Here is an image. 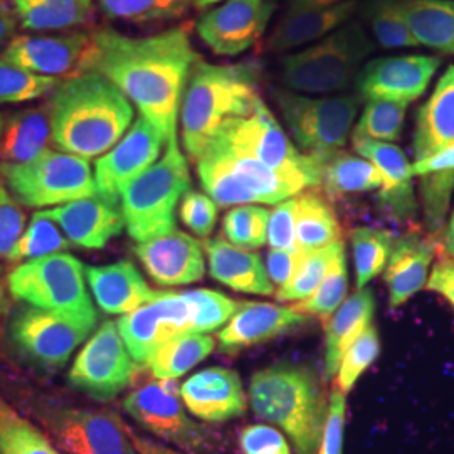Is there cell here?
<instances>
[{
  "instance_id": "cell-43",
  "label": "cell",
  "mask_w": 454,
  "mask_h": 454,
  "mask_svg": "<svg viewBox=\"0 0 454 454\" xmlns=\"http://www.w3.org/2000/svg\"><path fill=\"white\" fill-rule=\"evenodd\" d=\"M407 106V103L387 99L367 101L352 137H364L387 144L397 142L404 127Z\"/></svg>"
},
{
  "instance_id": "cell-34",
  "label": "cell",
  "mask_w": 454,
  "mask_h": 454,
  "mask_svg": "<svg viewBox=\"0 0 454 454\" xmlns=\"http://www.w3.org/2000/svg\"><path fill=\"white\" fill-rule=\"evenodd\" d=\"M412 176L419 179L424 224L431 234H438L444 226L454 192V145L412 163Z\"/></svg>"
},
{
  "instance_id": "cell-13",
  "label": "cell",
  "mask_w": 454,
  "mask_h": 454,
  "mask_svg": "<svg viewBox=\"0 0 454 454\" xmlns=\"http://www.w3.org/2000/svg\"><path fill=\"white\" fill-rule=\"evenodd\" d=\"M123 409L150 434L187 454H214L219 448L214 431L187 414L176 380L144 382L123 399Z\"/></svg>"
},
{
  "instance_id": "cell-19",
  "label": "cell",
  "mask_w": 454,
  "mask_h": 454,
  "mask_svg": "<svg viewBox=\"0 0 454 454\" xmlns=\"http://www.w3.org/2000/svg\"><path fill=\"white\" fill-rule=\"evenodd\" d=\"M439 66L441 58L429 54L375 58L358 71V97L367 101L387 99L409 105L426 93Z\"/></svg>"
},
{
  "instance_id": "cell-40",
  "label": "cell",
  "mask_w": 454,
  "mask_h": 454,
  "mask_svg": "<svg viewBox=\"0 0 454 454\" xmlns=\"http://www.w3.org/2000/svg\"><path fill=\"white\" fill-rule=\"evenodd\" d=\"M345 256V244L341 241L328 244L322 249L305 253L292 281L276 292V300L281 303H298L309 298L322 285L333 264Z\"/></svg>"
},
{
  "instance_id": "cell-57",
  "label": "cell",
  "mask_w": 454,
  "mask_h": 454,
  "mask_svg": "<svg viewBox=\"0 0 454 454\" xmlns=\"http://www.w3.org/2000/svg\"><path fill=\"white\" fill-rule=\"evenodd\" d=\"M426 290L439 293L454 307V258L450 256L434 264L426 283Z\"/></svg>"
},
{
  "instance_id": "cell-2",
  "label": "cell",
  "mask_w": 454,
  "mask_h": 454,
  "mask_svg": "<svg viewBox=\"0 0 454 454\" xmlns=\"http://www.w3.org/2000/svg\"><path fill=\"white\" fill-rule=\"evenodd\" d=\"M49 112L54 145L86 160L110 152L135 116L130 99L95 69L59 82Z\"/></svg>"
},
{
  "instance_id": "cell-15",
  "label": "cell",
  "mask_w": 454,
  "mask_h": 454,
  "mask_svg": "<svg viewBox=\"0 0 454 454\" xmlns=\"http://www.w3.org/2000/svg\"><path fill=\"white\" fill-rule=\"evenodd\" d=\"M135 372L137 367L118 325L106 320L74 358L67 382L98 403H108L130 386Z\"/></svg>"
},
{
  "instance_id": "cell-42",
  "label": "cell",
  "mask_w": 454,
  "mask_h": 454,
  "mask_svg": "<svg viewBox=\"0 0 454 454\" xmlns=\"http://www.w3.org/2000/svg\"><path fill=\"white\" fill-rule=\"evenodd\" d=\"M357 288H367L375 276L382 273L395 243L394 234L380 227H357L350 234Z\"/></svg>"
},
{
  "instance_id": "cell-61",
  "label": "cell",
  "mask_w": 454,
  "mask_h": 454,
  "mask_svg": "<svg viewBox=\"0 0 454 454\" xmlns=\"http://www.w3.org/2000/svg\"><path fill=\"white\" fill-rule=\"evenodd\" d=\"M444 249L446 253L454 258V209L450 217V223L446 226V232H444Z\"/></svg>"
},
{
  "instance_id": "cell-11",
  "label": "cell",
  "mask_w": 454,
  "mask_h": 454,
  "mask_svg": "<svg viewBox=\"0 0 454 454\" xmlns=\"http://www.w3.org/2000/svg\"><path fill=\"white\" fill-rule=\"evenodd\" d=\"M273 99L294 142L317 159L343 150L362 101L358 95L313 98L286 88H273Z\"/></svg>"
},
{
  "instance_id": "cell-49",
  "label": "cell",
  "mask_w": 454,
  "mask_h": 454,
  "mask_svg": "<svg viewBox=\"0 0 454 454\" xmlns=\"http://www.w3.org/2000/svg\"><path fill=\"white\" fill-rule=\"evenodd\" d=\"M379 352L380 339L377 328L371 324L352 341L341 358L340 369L337 373V389H340L343 394L354 389L360 375L369 371L375 358L379 357Z\"/></svg>"
},
{
  "instance_id": "cell-45",
  "label": "cell",
  "mask_w": 454,
  "mask_h": 454,
  "mask_svg": "<svg viewBox=\"0 0 454 454\" xmlns=\"http://www.w3.org/2000/svg\"><path fill=\"white\" fill-rule=\"evenodd\" d=\"M365 19L373 39L384 49L418 48V41L407 29L404 19L390 0H369L365 5Z\"/></svg>"
},
{
  "instance_id": "cell-6",
  "label": "cell",
  "mask_w": 454,
  "mask_h": 454,
  "mask_svg": "<svg viewBox=\"0 0 454 454\" xmlns=\"http://www.w3.org/2000/svg\"><path fill=\"white\" fill-rule=\"evenodd\" d=\"M191 189V174L177 138L162 159L130 182L121 194V212L131 239L145 243L176 231V209Z\"/></svg>"
},
{
  "instance_id": "cell-59",
  "label": "cell",
  "mask_w": 454,
  "mask_h": 454,
  "mask_svg": "<svg viewBox=\"0 0 454 454\" xmlns=\"http://www.w3.org/2000/svg\"><path fill=\"white\" fill-rule=\"evenodd\" d=\"M17 19L7 7L0 5V51L5 48L16 33Z\"/></svg>"
},
{
  "instance_id": "cell-29",
  "label": "cell",
  "mask_w": 454,
  "mask_h": 454,
  "mask_svg": "<svg viewBox=\"0 0 454 454\" xmlns=\"http://www.w3.org/2000/svg\"><path fill=\"white\" fill-rule=\"evenodd\" d=\"M454 145V65L448 66L422 105L414 130V162Z\"/></svg>"
},
{
  "instance_id": "cell-62",
  "label": "cell",
  "mask_w": 454,
  "mask_h": 454,
  "mask_svg": "<svg viewBox=\"0 0 454 454\" xmlns=\"http://www.w3.org/2000/svg\"><path fill=\"white\" fill-rule=\"evenodd\" d=\"M5 309V285H4V276H2V266H0V315Z\"/></svg>"
},
{
  "instance_id": "cell-24",
  "label": "cell",
  "mask_w": 454,
  "mask_h": 454,
  "mask_svg": "<svg viewBox=\"0 0 454 454\" xmlns=\"http://www.w3.org/2000/svg\"><path fill=\"white\" fill-rule=\"evenodd\" d=\"M179 392L184 406L202 421H231L246 411L241 379L226 367H209L194 373Z\"/></svg>"
},
{
  "instance_id": "cell-26",
  "label": "cell",
  "mask_w": 454,
  "mask_h": 454,
  "mask_svg": "<svg viewBox=\"0 0 454 454\" xmlns=\"http://www.w3.org/2000/svg\"><path fill=\"white\" fill-rule=\"evenodd\" d=\"M84 276L98 307L108 315H129L159 293L146 285L145 278L131 261L86 266Z\"/></svg>"
},
{
  "instance_id": "cell-25",
  "label": "cell",
  "mask_w": 454,
  "mask_h": 454,
  "mask_svg": "<svg viewBox=\"0 0 454 454\" xmlns=\"http://www.w3.org/2000/svg\"><path fill=\"white\" fill-rule=\"evenodd\" d=\"M307 322L309 317L296 313L292 307L243 301L241 309L217 335L219 350L223 354H236L243 348L275 340Z\"/></svg>"
},
{
  "instance_id": "cell-30",
  "label": "cell",
  "mask_w": 454,
  "mask_h": 454,
  "mask_svg": "<svg viewBox=\"0 0 454 454\" xmlns=\"http://www.w3.org/2000/svg\"><path fill=\"white\" fill-rule=\"evenodd\" d=\"M204 251L214 279L229 288L247 294L270 296L275 293L271 279L260 256L249 253L223 238L207 239Z\"/></svg>"
},
{
  "instance_id": "cell-52",
  "label": "cell",
  "mask_w": 454,
  "mask_h": 454,
  "mask_svg": "<svg viewBox=\"0 0 454 454\" xmlns=\"http://www.w3.org/2000/svg\"><path fill=\"white\" fill-rule=\"evenodd\" d=\"M180 219L199 238H209L217 223V204L209 195L189 189L180 200Z\"/></svg>"
},
{
  "instance_id": "cell-8",
  "label": "cell",
  "mask_w": 454,
  "mask_h": 454,
  "mask_svg": "<svg viewBox=\"0 0 454 454\" xmlns=\"http://www.w3.org/2000/svg\"><path fill=\"white\" fill-rule=\"evenodd\" d=\"M98 317H82L22 307L7 326V340L14 354L43 372H58L86 340Z\"/></svg>"
},
{
  "instance_id": "cell-50",
  "label": "cell",
  "mask_w": 454,
  "mask_h": 454,
  "mask_svg": "<svg viewBox=\"0 0 454 454\" xmlns=\"http://www.w3.org/2000/svg\"><path fill=\"white\" fill-rule=\"evenodd\" d=\"M187 294L194 303L195 333H209L221 328L243 305V301H234L226 294L214 290H194L187 292Z\"/></svg>"
},
{
  "instance_id": "cell-22",
  "label": "cell",
  "mask_w": 454,
  "mask_h": 454,
  "mask_svg": "<svg viewBox=\"0 0 454 454\" xmlns=\"http://www.w3.org/2000/svg\"><path fill=\"white\" fill-rule=\"evenodd\" d=\"M44 214L65 232L69 243L82 249H103L125 227L121 204L98 194Z\"/></svg>"
},
{
  "instance_id": "cell-63",
  "label": "cell",
  "mask_w": 454,
  "mask_h": 454,
  "mask_svg": "<svg viewBox=\"0 0 454 454\" xmlns=\"http://www.w3.org/2000/svg\"><path fill=\"white\" fill-rule=\"evenodd\" d=\"M2 127H4V114H0V133H2Z\"/></svg>"
},
{
  "instance_id": "cell-46",
  "label": "cell",
  "mask_w": 454,
  "mask_h": 454,
  "mask_svg": "<svg viewBox=\"0 0 454 454\" xmlns=\"http://www.w3.org/2000/svg\"><path fill=\"white\" fill-rule=\"evenodd\" d=\"M348 290V271H347V260L341 256L340 260L333 264L330 273L326 275L322 285L315 290V293L303 300L294 303L292 309L305 315V317H317L326 322L337 309H340L345 301Z\"/></svg>"
},
{
  "instance_id": "cell-5",
  "label": "cell",
  "mask_w": 454,
  "mask_h": 454,
  "mask_svg": "<svg viewBox=\"0 0 454 454\" xmlns=\"http://www.w3.org/2000/svg\"><path fill=\"white\" fill-rule=\"evenodd\" d=\"M375 49L358 20H348L309 48L285 54L278 63L279 82L286 90L330 95L345 90Z\"/></svg>"
},
{
  "instance_id": "cell-23",
  "label": "cell",
  "mask_w": 454,
  "mask_h": 454,
  "mask_svg": "<svg viewBox=\"0 0 454 454\" xmlns=\"http://www.w3.org/2000/svg\"><path fill=\"white\" fill-rule=\"evenodd\" d=\"M352 145L360 157L372 163L382 177L379 192L380 206L399 221H409L418 214V200L412 187V163L394 144L352 137Z\"/></svg>"
},
{
  "instance_id": "cell-27",
  "label": "cell",
  "mask_w": 454,
  "mask_h": 454,
  "mask_svg": "<svg viewBox=\"0 0 454 454\" xmlns=\"http://www.w3.org/2000/svg\"><path fill=\"white\" fill-rule=\"evenodd\" d=\"M433 260L434 243L421 232L411 231L395 239L384 270L392 309L404 305L416 293L426 288Z\"/></svg>"
},
{
  "instance_id": "cell-54",
  "label": "cell",
  "mask_w": 454,
  "mask_h": 454,
  "mask_svg": "<svg viewBox=\"0 0 454 454\" xmlns=\"http://www.w3.org/2000/svg\"><path fill=\"white\" fill-rule=\"evenodd\" d=\"M347 399L340 389L332 390L328 399V414L325 422L324 438L318 454H343Z\"/></svg>"
},
{
  "instance_id": "cell-4",
  "label": "cell",
  "mask_w": 454,
  "mask_h": 454,
  "mask_svg": "<svg viewBox=\"0 0 454 454\" xmlns=\"http://www.w3.org/2000/svg\"><path fill=\"white\" fill-rule=\"evenodd\" d=\"M249 403L256 416L290 436L296 454H318L328 401L311 369L290 362L262 369L251 379Z\"/></svg>"
},
{
  "instance_id": "cell-17",
  "label": "cell",
  "mask_w": 454,
  "mask_h": 454,
  "mask_svg": "<svg viewBox=\"0 0 454 454\" xmlns=\"http://www.w3.org/2000/svg\"><path fill=\"white\" fill-rule=\"evenodd\" d=\"M194 303L187 292H159L152 301L123 315L116 325L131 358L146 365L163 343L194 332Z\"/></svg>"
},
{
  "instance_id": "cell-3",
  "label": "cell",
  "mask_w": 454,
  "mask_h": 454,
  "mask_svg": "<svg viewBox=\"0 0 454 454\" xmlns=\"http://www.w3.org/2000/svg\"><path fill=\"white\" fill-rule=\"evenodd\" d=\"M260 99L256 74L249 66L211 65L197 59L180 103L187 155L197 160L224 123L253 114Z\"/></svg>"
},
{
  "instance_id": "cell-33",
  "label": "cell",
  "mask_w": 454,
  "mask_h": 454,
  "mask_svg": "<svg viewBox=\"0 0 454 454\" xmlns=\"http://www.w3.org/2000/svg\"><path fill=\"white\" fill-rule=\"evenodd\" d=\"M419 46L454 56V0H390Z\"/></svg>"
},
{
  "instance_id": "cell-35",
  "label": "cell",
  "mask_w": 454,
  "mask_h": 454,
  "mask_svg": "<svg viewBox=\"0 0 454 454\" xmlns=\"http://www.w3.org/2000/svg\"><path fill=\"white\" fill-rule=\"evenodd\" d=\"M294 234L296 247L303 254L341 241V227L335 209L317 189L296 195Z\"/></svg>"
},
{
  "instance_id": "cell-9",
  "label": "cell",
  "mask_w": 454,
  "mask_h": 454,
  "mask_svg": "<svg viewBox=\"0 0 454 454\" xmlns=\"http://www.w3.org/2000/svg\"><path fill=\"white\" fill-rule=\"evenodd\" d=\"M211 144L253 157L276 172L305 180L309 189L320 187V162L294 148L262 99L253 114L224 123L212 137Z\"/></svg>"
},
{
  "instance_id": "cell-56",
  "label": "cell",
  "mask_w": 454,
  "mask_h": 454,
  "mask_svg": "<svg viewBox=\"0 0 454 454\" xmlns=\"http://www.w3.org/2000/svg\"><path fill=\"white\" fill-rule=\"evenodd\" d=\"M303 253L288 251V249H271L266 258V271L273 285L279 288L286 286L296 273Z\"/></svg>"
},
{
  "instance_id": "cell-28",
  "label": "cell",
  "mask_w": 454,
  "mask_h": 454,
  "mask_svg": "<svg viewBox=\"0 0 454 454\" xmlns=\"http://www.w3.org/2000/svg\"><path fill=\"white\" fill-rule=\"evenodd\" d=\"M357 0H343L332 7L320 9H290L276 24L275 31L266 41V49L273 52H290L328 34L337 31L357 11Z\"/></svg>"
},
{
  "instance_id": "cell-58",
  "label": "cell",
  "mask_w": 454,
  "mask_h": 454,
  "mask_svg": "<svg viewBox=\"0 0 454 454\" xmlns=\"http://www.w3.org/2000/svg\"><path fill=\"white\" fill-rule=\"evenodd\" d=\"M127 429H129V436H130L131 442L138 454H180L153 439L144 438V436L133 433L129 426H127Z\"/></svg>"
},
{
  "instance_id": "cell-47",
  "label": "cell",
  "mask_w": 454,
  "mask_h": 454,
  "mask_svg": "<svg viewBox=\"0 0 454 454\" xmlns=\"http://www.w3.org/2000/svg\"><path fill=\"white\" fill-rule=\"evenodd\" d=\"M61 80L37 76L0 59V105H20L52 95Z\"/></svg>"
},
{
  "instance_id": "cell-16",
  "label": "cell",
  "mask_w": 454,
  "mask_h": 454,
  "mask_svg": "<svg viewBox=\"0 0 454 454\" xmlns=\"http://www.w3.org/2000/svg\"><path fill=\"white\" fill-rule=\"evenodd\" d=\"M93 34H26L12 37L0 59L37 76L67 80L93 69Z\"/></svg>"
},
{
  "instance_id": "cell-36",
  "label": "cell",
  "mask_w": 454,
  "mask_h": 454,
  "mask_svg": "<svg viewBox=\"0 0 454 454\" xmlns=\"http://www.w3.org/2000/svg\"><path fill=\"white\" fill-rule=\"evenodd\" d=\"M317 160L322 168L320 187L330 199L364 194L382 187L379 170L365 159L337 150Z\"/></svg>"
},
{
  "instance_id": "cell-18",
  "label": "cell",
  "mask_w": 454,
  "mask_h": 454,
  "mask_svg": "<svg viewBox=\"0 0 454 454\" xmlns=\"http://www.w3.org/2000/svg\"><path fill=\"white\" fill-rule=\"evenodd\" d=\"M276 0H224L197 22L202 43L217 56H239L253 48L275 14Z\"/></svg>"
},
{
  "instance_id": "cell-44",
  "label": "cell",
  "mask_w": 454,
  "mask_h": 454,
  "mask_svg": "<svg viewBox=\"0 0 454 454\" xmlns=\"http://www.w3.org/2000/svg\"><path fill=\"white\" fill-rule=\"evenodd\" d=\"M69 244V239L63 236L59 226L49 219L44 211L35 212L9 261H31L65 253Z\"/></svg>"
},
{
  "instance_id": "cell-39",
  "label": "cell",
  "mask_w": 454,
  "mask_h": 454,
  "mask_svg": "<svg viewBox=\"0 0 454 454\" xmlns=\"http://www.w3.org/2000/svg\"><path fill=\"white\" fill-rule=\"evenodd\" d=\"M219 2L223 0H98V5L116 20L148 24L179 19L192 9H207Z\"/></svg>"
},
{
  "instance_id": "cell-37",
  "label": "cell",
  "mask_w": 454,
  "mask_h": 454,
  "mask_svg": "<svg viewBox=\"0 0 454 454\" xmlns=\"http://www.w3.org/2000/svg\"><path fill=\"white\" fill-rule=\"evenodd\" d=\"M20 26L34 33L63 31L88 24L95 0H14Z\"/></svg>"
},
{
  "instance_id": "cell-53",
  "label": "cell",
  "mask_w": 454,
  "mask_h": 454,
  "mask_svg": "<svg viewBox=\"0 0 454 454\" xmlns=\"http://www.w3.org/2000/svg\"><path fill=\"white\" fill-rule=\"evenodd\" d=\"M296 197L276 204L275 209L270 212L268 224V241L273 249H288L298 251L296 247Z\"/></svg>"
},
{
  "instance_id": "cell-32",
  "label": "cell",
  "mask_w": 454,
  "mask_h": 454,
  "mask_svg": "<svg viewBox=\"0 0 454 454\" xmlns=\"http://www.w3.org/2000/svg\"><path fill=\"white\" fill-rule=\"evenodd\" d=\"M375 313V298L371 288H362L345 298L325 325V369L326 377L332 379L339 373L341 358L352 341L372 324Z\"/></svg>"
},
{
  "instance_id": "cell-60",
  "label": "cell",
  "mask_w": 454,
  "mask_h": 454,
  "mask_svg": "<svg viewBox=\"0 0 454 454\" xmlns=\"http://www.w3.org/2000/svg\"><path fill=\"white\" fill-rule=\"evenodd\" d=\"M343 0H286L288 7L293 11L298 9H320V7H332Z\"/></svg>"
},
{
  "instance_id": "cell-20",
  "label": "cell",
  "mask_w": 454,
  "mask_h": 454,
  "mask_svg": "<svg viewBox=\"0 0 454 454\" xmlns=\"http://www.w3.org/2000/svg\"><path fill=\"white\" fill-rule=\"evenodd\" d=\"M163 144L162 133L138 116L125 137L95 163L97 194L118 200L130 182L159 160Z\"/></svg>"
},
{
  "instance_id": "cell-7",
  "label": "cell",
  "mask_w": 454,
  "mask_h": 454,
  "mask_svg": "<svg viewBox=\"0 0 454 454\" xmlns=\"http://www.w3.org/2000/svg\"><path fill=\"white\" fill-rule=\"evenodd\" d=\"M195 165L204 191L221 207L279 204L309 189L305 180L276 172L253 157L212 144L206 146Z\"/></svg>"
},
{
  "instance_id": "cell-31",
  "label": "cell",
  "mask_w": 454,
  "mask_h": 454,
  "mask_svg": "<svg viewBox=\"0 0 454 454\" xmlns=\"http://www.w3.org/2000/svg\"><path fill=\"white\" fill-rule=\"evenodd\" d=\"M52 142L51 112L46 106L22 108L4 116L0 133V163L31 162L48 152Z\"/></svg>"
},
{
  "instance_id": "cell-48",
  "label": "cell",
  "mask_w": 454,
  "mask_h": 454,
  "mask_svg": "<svg viewBox=\"0 0 454 454\" xmlns=\"http://www.w3.org/2000/svg\"><path fill=\"white\" fill-rule=\"evenodd\" d=\"M270 211L258 206H238L227 212L223 231L227 241L241 249H258L268 241Z\"/></svg>"
},
{
  "instance_id": "cell-55",
  "label": "cell",
  "mask_w": 454,
  "mask_h": 454,
  "mask_svg": "<svg viewBox=\"0 0 454 454\" xmlns=\"http://www.w3.org/2000/svg\"><path fill=\"white\" fill-rule=\"evenodd\" d=\"M239 446L244 454H292L285 436L271 426L254 424L243 429Z\"/></svg>"
},
{
  "instance_id": "cell-14",
  "label": "cell",
  "mask_w": 454,
  "mask_h": 454,
  "mask_svg": "<svg viewBox=\"0 0 454 454\" xmlns=\"http://www.w3.org/2000/svg\"><path fill=\"white\" fill-rule=\"evenodd\" d=\"M34 416L65 454H138L127 424L114 412L41 401Z\"/></svg>"
},
{
  "instance_id": "cell-21",
  "label": "cell",
  "mask_w": 454,
  "mask_h": 454,
  "mask_svg": "<svg viewBox=\"0 0 454 454\" xmlns=\"http://www.w3.org/2000/svg\"><path fill=\"white\" fill-rule=\"evenodd\" d=\"M133 253L148 276L162 286L197 283L206 271L202 246L179 229L137 244Z\"/></svg>"
},
{
  "instance_id": "cell-38",
  "label": "cell",
  "mask_w": 454,
  "mask_h": 454,
  "mask_svg": "<svg viewBox=\"0 0 454 454\" xmlns=\"http://www.w3.org/2000/svg\"><path fill=\"white\" fill-rule=\"evenodd\" d=\"M215 348V341L206 333H184L162 347L148 360L146 367L159 380H176L194 369Z\"/></svg>"
},
{
  "instance_id": "cell-12",
  "label": "cell",
  "mask_w": 454,
  "mask_h": 454,
  "mask_svg": "<svg viewBox=\"0 0 454 454\" xmlns=\"http://www.w3.org/2000/svg\"><path fill=\"white\" fill-rule=\"evenodd\" d=\"M84 268L71 254H49L19 264L5 278V285L16 300L34 309L98 317L86 290Z\"/></svg>"
},
{
  "instance_id": "cell-1",
  "label": "cell",
  "mask_w": 454,
  "mask_h": 454,
  "mask_svg": "<svg viewBox=\"0 0 454 454\" xmlns=\"http://www.w3.org/2000/svg\"><path fill=\"white\" fill-rule=\"evenodd\" d=\"M93 41V69L121 90L167 144L177 138L184 90L199 59L187 29L176 27L146 37L99 29Z\"/></svg>"
},
{
  "instance_id": "cell-10",
  "label": "cell",
  "mask_w": 454,
  "mask_h": 454,
  "mask_svg": "<svg viewBox=\"0 0 454 454\" xmlns=\"http://www.w3.org/2000/svg\"><path fill=\"white\" fill-rule=\"evenodd\" d=\"M0 177L17 200L27 207L63 206L97 195L86 159L48 150L26 163H0Z\"/></svg>"
},
{
  "instance_id": "cell-51",
  "label": "cell",
  "mask_w": 454,
  "mask_h": 454,
  "mask_svg": "<svg viewBox=\"0 0 454 454\" xmlns=\"http://www.w3.org/2000/svg\"><path fill=\"white\" fill-rule=\"evenodd\" d=\"M26 212L0 177V258L9 261L26 231Z\"/></svg>"
},
{
  "instance_id": "cell-41",
  "label": "cell",
  "mask_w": 454,
  "mask_h": 454,
  "mask_svg": "<svg viewBox=\"0 0 454 454\" xmlns=\"http://www.w3.org/2000/svg\"><path fill=\"white\" fill-rule=\"evenodd\" d=\"M0 454H65L0 397Z\"/></svg>"
}]
</instances>
